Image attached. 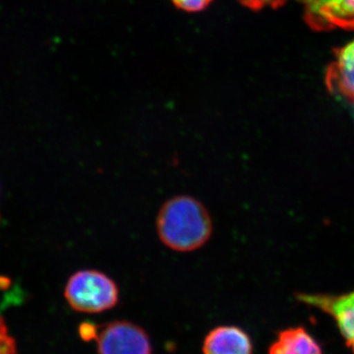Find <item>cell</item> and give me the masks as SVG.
<instances>
[{
  "instance_id": "6da1fadb",
  "label": "cell",
  "mask_w": 354,
  "mask_h": 354,
  "mask_svg": "<svg viewBox=\"0 0 354 354\" xmlns=\"http://www.w3.org/2000/svg\"><path fill=\"white\" fill-rule=\"evenodd\" d=\"M156 228L160 242L179 253L199 250L208 243L214 230L208 209L189 195H178L165 201L158 209Z\"/></svg>"
},
{
  "instance_id": "7a4b0ae2",
  "label": "cell",
  "mask_w": 354,
  "mask_h": 354,
  "mask_svg": "<svg viewBox=\"0 0 354 354\" xmlns=\"http://www.w3.org/2000/svg\"><path fill=\"white\" fill-rule=\"evenodd\" d=\"M67 304L82 313H101L113 309L120 290L111 277L97 270H80L70 276L64 288Z\"/></svg>"
},
{
  "instance_id": "3957f363",
  "label": "cell",
  "mask_w": 354,
  "mask_h": 354,
  "mask_svg": "<svg viewBox=\"0 0 354 354\" xmlns=\"http://www.w3.org/2000/svg\"><path fill=\"white\" fill-rule=\"evenodd\" d=\"M99 354H152L145 330L127 321H114L100 330L97 337Z\"/></svg>"
},
{
  "instance_id": "277c9868",
  "label": "cell",
  "mask_w": 354,
  "mask_h": 354,
  "mask_svg": "<svg viewBox=\"0 0 354 354\" xmlns=\"http://www.w3.org/2000/svg\"><path fill=\"white\" fill-rule=\"evenodd\" d=\"M304 19L317 32L354 30V0H302Z\"/></svg>"
},
{
  "instance_id": "5b68a950",
  "label": "cell",
  "mask_w": 354,
  "mask_h": 354,
  "mask_svg": "<svg viewBox=\"0 0 354 354\" xmlns=\"http://www.w3.org/2000/svg\"><path fill=\"white\" fill-rule=\"evenodd\" d=\"M297 299L332 316L354 353V292L342 295H299Z\"/></svg>"
},
{
  "instance_id": "8992f818",
  "label": "cell",
  "mask_w": 354,
  "mask_h": 354,
  "mask_svg": "<svg viewBox=\"0 0 354 354\" xmlns=\"http://www.w3.org/2000/svg\"><path fill=\"white\" fill-rule=\"evenodd\" d=\"M326 85L332 94L354 106V39L335 51L326 73Z\"/></svg>"
},
{
  "instance_id": "52a82bcc",
  "label": "cell",
  "mask_w": 354,
  "mask_h": 354,
  "mask_svg": "<svg viewBox=\"0 0 354 354\" xmlns=\"http://www.w3.org/2000/svg\"><path fill=\"white\" fill-rule=\"evenodd\" d=\"M252 351L249 335L234 326L212 330L203 344V354H252Z\"/></svg>"
},
{
  "instance_id": "ba28073f",
  "label": "cell",
  "mask_w": 354,
  "mask_h": 354,
  "mask_svg": "<svg viewBox=\"0 0 354 354\" xmlns=\"http://www.w3.org/2000/svg\"><path fill=\"white\" fill-rule=\"evenodd\" d=\"M269 354H322V349L304 328H292L279 333Z\"/></svg>"
},
{
  "instance_id": "9c48e42d",
  "label": "cell",
  "mask_w": 354,
  "mask_h": 354,
  "mask_svg": "<svg viewBox=\"0 0 354 354\" xmlns=\"http://www.w3.org/2000/svg\"><path fill=\"white\" fill-rule=\"evenodd\" d=\"M0 354H18L15 339L9 334L3 318L0 316Z\"/></svg>"
},
{
  "instance_id": "30bf717a",
  "label": "cell",
  "mask_w": 354,
  "mask_h": 354,
  "mask_svg": "<svg viewBox=\"0 0 354 354\" xmlns=\"http://www.w3.org/2000/svg\"><path fill=\"white\" fill-rule=\"evenodd\" d=\"M174 6L188 13L201 12L208 8L213 0H171Z\"/></svg>"
},
{
  "instance_id": "8fae6325",
  "label": "cell",
  "mask_w": 354,
  "mask_h": 354,
  "mask_svg": "<svg viewBox=\"0 0 354 354\" xmlns=\"http://www.w3.org/2000/svg\"><path fill=\"white\" fill-rule=\"evenodd\" d=\"M242 6L251 10H262L264 8H278L285 4L286 0H239Z\"/></svg>"
},
{
  "instance_id": "7c38bea8",
  "label": "cell",
  "mask_w": 354,
  "mask_h": 354,
  "mask_svg": "<svg viewBox=\"0 0 354 354\" xmlns=\"http://www.w3.org/2000/svg\"><path fill=\"white\" fill-rule=\"evenodd\" d=\"M99 333V328L95 324L84 322L79 326V335L83 341L91 342L97 339Z\"/></svg>"
}]
</instances>
